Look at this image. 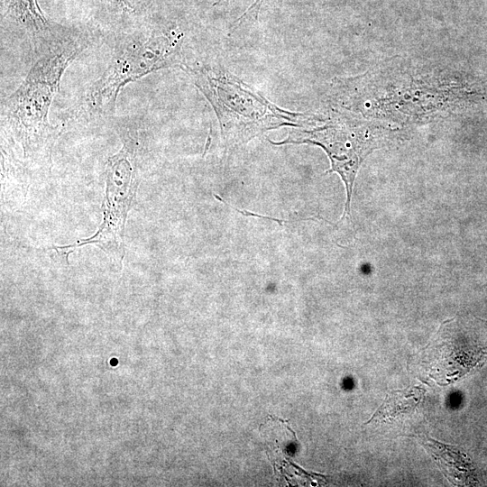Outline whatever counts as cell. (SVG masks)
<instances>
[{
	"label": "cell",
	"instance_id": "1",
	"mask_svg": "<svg viewBox=\"0 0 487 487\" xmlns=\"http://www.w3.org/2000/svg\"><path fill=\"white\" fill-rule=\"evenodd\" d=\"M81 33L52 29L33 42V62L20 86L2 104V123L25 153L37 152L52 137L49 112L69 65L88 46Z\"/></svg>",
	"mask_w": 487,
	"mask_h": 487
},
{
	"label": "cell",
	"instance_id": "2",
	"mask_svg": "<svg viewBox=\"0 0 487 487\" xmlns=\"http://www.w3.org/2000/svg\"><path fill=\"white\" fill-rule=\"evenodd\" d=\"M182 42L183 33L170 27L119 40L106 69L72 113L77 118L113 114L126 84L158 69L183 64Z\"/></svg>",
	"mask_w": 487,
	"mask_h": 487
},
{
	"label": "cell",
	"instance_id": "3",
	"mask_svg": "<svg viewBox=\"0 0 487 487\" xmlns=\"http://www.w3.org/2000/svg\"><path fill=\"white\" fill-rule=\"evenodd\" d=\"M180 67L212 104L227 144L246 142L280 125L297 126L308 118L280 110L227 71L185 63Z\"/></svg>",
	"mask_w": 487,
	"mask_h": 487
},
{
	"label": "cell",
	"instance_id": "4",
	"mask_svg": "<svg viewBox=\"0 0 487 487\" xmlns=\"http://www.w3.org/2000/svg\"><path fill=\"white\" fill-rule=\"evenodd\" d=\"M427 376L449 383L487 362V321L478 318L448 320L422 351Z\"/></svg>",
	"mask_w": 487,
	"mask_h": 487
},
{
	"label": "cell",
	"instance_id": "5",
	"mask_svg": "<svg viewBox=\"0 0 487 487\" xmlns=\"http://www.w3.org/2000/svg\"><path fill=\"white\" fill-rule=\"evenodd\" d=\"M371 125L347 118H335L328 124L311 131L293 132L277 144L312 143L326 152L330 161L329 172H337L345 182L347 191L345 212L350 214V201L357 171L376 145Z\"/></svg>",
	"mask_w": 487,
	"mask_h": 487
},
{
	"label": "cell",
	"instance_id": "6",
	"mask_svg": "<svg viewBox=\"0 0 487 487\" xmlns=\"http://www.w3.org/2000/svg\"><path fill=\"white\" fill-rule=\"evenodd\" d=\"M133 143L125 140L122 150L108 161L105 217L100 229L92 238L82 240L77 245L60 246L56 247L57 249L92 243L111 255L119 256L120 253L124 254L122 237L127 210L135 188V150Z\"/></svg>",
	"mask_w": 487,
	"mask_h": 487
},
{
	"label": "cell",
	"instance_id": "7",
	"mask_svg": "<svg viewBox=\"0 0 487 487\" xmlns=\"http://www.w3.org/2000/svg\"><path fill=\"white\" fill-rule=\"evenodd\" d=\"M417 438L451 482L464 485L473 482L472 464L459 449L427 436Z\"/></svg>",
	"mask_w": 487,
	"mask_h": 487
},
{
	"label": "cell",
	"instance_id": "8",
	"mask_svg": "<svg viewBox=\"0 0 487 487\" xmlns=\"http://www.w3.org/2000/svg\"><path fill=\"white\" fill-rule=\"evenodd\" d=\"M424 396L425 390L419 386L390 391L366 424L391 421L399 416L410 414L421 403Z\"/></svg>",
	"mask_w": 487,
	"mask_h": 487
},
{
	"label": "cell",
	"instance_id": "9",
	"mask_svg": "<svg viewBox=\"0 0 487 487\" xmlns=\"http://www.w3.org/2000/svg\"><path fill=\"white\" fill-rule=\"evenodd\" d=\"M119 1H120V3H122L124 5H127V2H128V0H119Z\"/></svg>",
	"mask_w": 487,
	"mask_h": 487
},
{
	"label": "cell",
	"instance_id": "10",
	"mask_svg": "<svg viewBox=\"0 0 487 487\" xmlns=\"http://www.w3.org/2000/svg\"><path fill=\"white\" fill-rule=\"evenodd\" d=\"M227 1H229V0H227Z\"/></svg>",
	"mask_w": 487,
	"mask_h": 487
}]
</instances>
